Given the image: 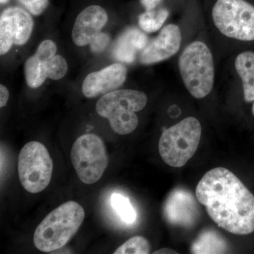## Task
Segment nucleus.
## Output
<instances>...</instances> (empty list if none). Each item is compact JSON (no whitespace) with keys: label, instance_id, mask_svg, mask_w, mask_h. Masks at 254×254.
Masks as SVG:
<instances>
[{"label":"nucleus","instance_id":"nucleus-25","mask_svg":"<svg viewBox=\"0 0 254 254\" xmlns=\"http://www.w3.org/2000/svg\"><path fill=\"white\" fill-rule=\"evenodd\" d=\"M163 0H140L142 6L144 7L145 11H150L155 9Z\"/></svg>","mask_w":254,"mask_h":254},{"label":"nucleus","instance_id":"nucleus-23","mask_svg":"<svg viewBox=\"0 0 254 254\" xmlns=\"http://www.w3.org/2000/svg\"><path fill=\"white\" fill-rule=\"evenodd\" d=\"M19 1L34 16L43 14L49 4L48 0H19Z\"/></svg>","mask_w":254,"mask_h":254},{"label":"nucleus","instance_id":"nucleus-6","mask_svg":"<svg viewBox=\"0 0 254 254\" xmlns=\"http://www.w3.org/2000/svg\"><path fill=\"white\" fill-rule=\"evenodd\" d=\"M53 162L43 143L31 141L21 148L18 159V173L23 188L31 193L46 190L51 181Z\"/></svg>","mask_w":254,"mask_h":254},{"label":"nucleus","instance_id":"nucleus-3","mask_svg":"<svg viewBox=\"0 0 254 254\" xmlns=\"http://www.w3.org/2000/svg\"><path fill=\"white\" fill-rule=\"evenodd\" d=\"M146 95L135 90H118L106 93L98 100L97 113L109 120L110 127L120 135L131 133L138 125L136 112L145 108Z\"/></svg>","mask_w":254,"mask_h":254},{"label":"nucleus","instance_id":"nucleus-9","mask_svg":"<svg viewBox=\"0 0 254 254\" xmlns=\"http://www.w3.org/2000/svg\"><path fill=\"white\" fill-rule=\"evenodd\" d=\"M33 28V18L24 9L16 6L4 10L0 16V54L7 53L13 45L26 44Z\"/></svg>","mask_w":254,"mask_h":254},{"label":"nucleus","instance_id":"nucleus-21","mask_svg":"<svg viewBox=\"0 0 254 254\" xmlns=\"http://www.w3.org/2000/svg\"><path fill=\"white\" fill-rule=\"evenodd\" d=\"M47 76L53 80H60L66 75L67 63L61 55H55L52 59L44 62Z\"/></svg>","mask_w":254,"mask_h":254},{"label":"nucleus","instance_id":"nucleus-10","mask_svg":"<svg viewBox=\"0 0 254 254\" xmlns=\"http://www.w3.org/2000/svg\"><path fill=\"white\" fill-rule=\"evenodd\" d=\"M165 219L171 225L190 227L199 216L194 195L185 189L177 188L170 193L163 207Z\"/></svg>","mask_w":254,"mask_h":254},{"label":"nucleus","instance_id":"nucleus-29","mask_svg":"<svg viewBox=\"0 0 254 254\" xmlns=\"http://www.w3.org/2000/svg\"><path fill=\"white\" fill-rule=\"evenodd\" d=\"M252 113H253L254 116V103L253 106H252Z\"/></svg>","mask_w":254,"mask_h":254},{"label":"nucleus","instance_id":"nucleus-1","mask_svg":"<svg viewBox=\"0 0 254 254\" xmlns=\"http://www.w3.org/2000/svg\"><path fill=\"white\" fill-rule=\"evenodd\" d=\"M195 196L219 227L235 235L254 232V195L230 170L216 168L205 173Z\"/></svg>","mask_w":254,"mask_h":254},{"label":"nucleus","instance_id":"nucleus-24","mask_svg":"<svg viewBox=\"0 0 254 254\" xmlns=\"http://www.w3.org/2000/svg\"><path fill=\"white\" fill-rule=\"evenodd\" d=\"M110 42V36L104 33H100L91 42V49L94 53H103Z\"/></svg>","mask_w":254,"mask_h":254},{"label":"nucleus","instance_id":"nucleus-8","mask_svg":"<svg viewBox=\"0 0 254 254\" xmlns=\"http://www.w3.org/2000/svg\"><path fill=\"white\" fill-rule=\"evenodd\" d=\"M71 160L82 182L87 185L96 183L108 165L104 142L93 133L82 135L73 143Z\"/></svg>","mask_w":254,"mask_h":254},{"label":"nucleus","instance_id":"nucleus-22","mask_svg":"<svg viewBox=\"0 0 254 254\" xmlns=\"http://www.w3.org/2000/svg\"><path fill=\"white\" fill-rule=\"evenodd\" d=\"M57 53V46L54 42L46 40L42 42L35 54L43 63L48 61L55 56Z\"/></svg>","mask_w":254,"mask_h":254},{"label":"nucleus","instance_id":"nucleus-28","mask_svg":"<svg viewBox=\"0 0 254 254\" xmlns=\"http://www.w3.org/2000/svg\"><path fill=\"white\" fill-rule=\"evenodd\" d=\"M9 0H0V3H1V4H6V3L9 2Z\"/></svg>","mask_w":254,"mask_h":254},{"label":"nucleus","instance_id":"nucleus-14","mask_svg":"<svg viewBox=\"0 0 254 254\" xmlns=\"http://www.w3.org/2000/svg\"><path fill=\"white\" fill-rule=\"evenodd\" d=\"M148 43V37L138 28H127L115 42L114 58L122 63L131 64L136 59L137 53L144 49Z\"/></svg>","mask_w":254,"mask_h":254},{"label":"nucleus","instance_id":"nucleus-26","mask_svg":"<svg viewBox=\"0 0 254 254\" xmlns=\"http://www.w3.org/2000/svg\"><path fill=\"white\" fill-rule=\"evenodd\" d=\"M9 93L7 88L3 85L0 86V107H3L6 105L9 100Z\"/></svg>","mask_w":254,"mask_h":254},{"label":"nucleus","instance_id":"nucleus-27","mask_svg":"<svg viewBox=\"0 0 254 254\" xmlns=\"http://www.w3.org/2000/svg\"><path fill=\"white\" fill-rule=\"evenodd\" d=\"M177 254V252H175L170 249L164 248L161 250L156 251V252H153V254Z\"/></svg>","mask_w":254,"mask_h":254},{"label":"nucleus","instance_id":"nucleus-5","mask_svg":"<svg viewBox=\"0 0 254 254\" xmlns=\"http://www.w3.org/2000/svg\"><path fill=\"white\" fill-rule=\"evenodd\" d=\"M201 136V125L190 117L163 132L159 152L165 163L173 168L183 167L195 154Z\"/></svg>","mask_w":254,"mask_h":254},{"label":"nucleus","instance_id":"nucleus-17","mask_svg":"<svg viewBox=\"0 0 254 254\" xmlns=\"http://www.w3.org/2000/svg\"><path fill=\"white\" fill-rule=\"evenodd\" d=\"M24 73L26 83L31 88H39L48 78L44 64L35 55L26 60Z\"/></svg>","mask_w":254,"mask_h":254},{"label":"nucleus","instance_id":"nucleus-12","mask_svg":"<svg viewBox=\"0 0 254 254\" xmlns=\"http://www.w3.org/2000/svg\"><path fill=\"white\" fill-rule=\"evenodd\" d=\"M127 75L124 65L113 64L87 75L82 84V92L86 98H92L116 91L126 81Z\"/></svg>","mask_w":254,"mask_h":254},{"label":"nucleus","instance_id":"nucleus-20","mask_svg":"<svg viewBox=\"0 0 254 254\" xmlns=\"http://www.w3.org/2000/svg\"><path fill=\"white\" fill-rule=\"evenodd\" d=\"M150 245L144 237L135 236L125 242L116 250L115 254H148Z\"/></svg>","mask_w":254,"mask_h":254},{"label":"nucleus","instance_id":"nucleus-19","mask_svg":"<svg viewBox=\"0 0 254 254\" xmlns=\"http://www.w3.org/2000/svg\"><path fill=\"white\" fill-rule=\"evenodd\" d=\"M110 203L123 222L127 224H132L135 222L136 213L128 198L120 193H113Z\"/></svg>","mask_w":254,"mask_h":254},{"label":"nucleus","instance_id":"nucleus-2","mask_svg":"<svg viewBox=\"0 0 254 254\" xmlns=\"http://www.w3.org/2000/svg\"><path fill=\"white\" fill-rule=\"evenodd\" d=\"M85 218L83 207L69 200L50 212L37 227L33 242L38 250L51 252L60 250L67 244Z\"/></svg>","mask_w":254,"mask_h":254},{"label":"nucleus","instance_id":"nucleus-15","mask_svg":"<svg viewBox=\"0 0 254 254\" xmlns=\"http://www.w3.org/2000/svg\"><path fill=\"white\" fill-rule=\"evenodd\" d=\"M235 68L242 78L246 101H254V53L245 52L235 60Z\"/></svg>","mask_w":254,"mask_h":254},{"label":"nucleus","instance_id":"nucleus-16","mask_svg":"<svg viewBox=\"0 0 254 254\" xmlns=\"http://www.w3.org/2000/svg\"><path fill=\"white\" fill-rule=\"evenodd\" d=\"M228 251L226 241L215 230H205L192 244L190 252L195 254H225Z\"/></svg>","mask_w":254,"mask_h":254},{"label":"nucleus","instance_id":"nucleus-11","mask_svg":"<svg viewBox=\"0 0 254 254\" xmlns=\"http://www.w3.org/2000/svg\"><path fill=\"white\" fill-rule=\"evenodd\" d=\"M181 43L180 28L176 25L169 24L155 39L148 42L141 51L140 61L143 64H152L168 60L178 52Z\"/></svg>","mask_w":254,"mask_h":254},{"label":"nucleus","instance_id":"nucleus-7","mask_svg":"<svg viewBox=\"0 0 254 254\" xmlns=\"http://www.w3.org/2000/svg\"><path fill=\"white\" fill-rule=\"evenodd\" d=\"M212 16L224 36L239 41H254V6L245 0H218Z\"/></svg>","mask_w":254,"mask_h":254},{"label":"nucleus","instance_id":"nucleus-13","mask_svg":"<svg viewBox=\"0 0 254 254\" xmlns=\"http://www.w3.org/2000/svg\"><path fill=\"white\" fill-rule=\"evenodd\" d=\"M106 11L98 5H91L78 15L71 37L75 45L83 47L90 45L95 37L101 33L108 22Z\"/></svg>","mask_w":254,"mask_h":254},{"label":"nucleus","instance_id":"nucleus-18","mask_svg":"<svg viewBox=\"0 0 254 254\" xmlns=\"http://www.w3.org/2000/svg\"><path fill=\"white\" fill-rule=\"evenodd\" d=\"M168 16V10L165 8L145 11L138 16V25L143 31L153 33L162 27Z\"/></svg>","mask_w":254,"mask_h":254},{"label":"nucleus","instance_id":"nucleus-4","mask_svg":"<svg viewBox=\"0 0 254 254\" xmlns=\"http://www.w3.org/2000/svg\"><path fill=\"white\" fill-rule=\"evenodd\" d=\"M179 68L192 96L200 99L211 92L215 78L213 58L204 43L195 41L189 45L180 55Z\"/></svg>","mask_w":254,"mask_h":254}]
</instances>
